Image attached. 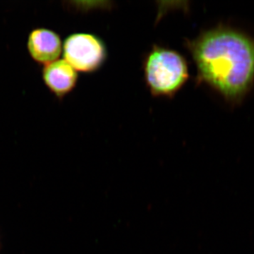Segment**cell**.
I'll return each mask as SVG.
<instances>
[{
    "label": "cell",
    "instance_id": "2",
    "mask_svg": "<svg viewBox=\"0 0 254 254\" xmlns=\"http://www.w3.org/2000/svg\"><path fill=\"white\" fill-rule=\"evenodd\" d=\"M143 70L147 88L155 97L175 96L190 76L185 58L176 50L160 46L152 47L143 61Z\"/></svg>",
    "mask_w": 254,
    "mask_h": 254
},
{
    "label": "cell",
    "instance_id": "5",
    "mask_svg": "<svg viewBox=\"0 0 254 254\" xmlns=\"http://www.w3.org/2000/svg\"><path fill=\"white\" fill-rule=\"evenodd\" d=\"M43 78L48 88L58 98L73 91L77 83V71L64 60H58L45 66Z\"/></svg>",
    "mask_w": 254,
    "mask_h": 254
},
{
    "label": "cell",
    "instance_id": "4",
    "mask_svg": "<svg viewBox=\"0 0 254 254\" xmlns=\"http://www.w3.org/2000/svg\"><path fill=\"white\" fill-rule=\"evenodd\" d=\"M28 49L36 63L47 65L58 60L63 51V44L55 32L46 28H37L30 33Z\"/></svg>",
    "mask_w": 254,
    "mask_h": 254
},
{
    "label": "cell",
    "instance_id": "1",
    "mask_svg": "<svg viewBox=\"0 0 254 254\" xmlns=\"http://www.w3.org/2000/svg\"><path fill=\"white\" fill-rule=\"evenodd\" d=\"M198 71V79L225 98H242L254 80V39L225 28L205 31L187 40Z\"/></svg>",
    "mask_w": 254,
    "mask_h": 254
},
{
    "label": "cell",
    "instance_id": "3",
    "mask_svg": "<svg viewBox=\"0 0 254 254\" xmlns=\"http://www.w3.org/2000/svg\"><path fill=\"white\" fill-rule=\"evenodd\" d=\"M64 60L76 71L93 73L103 66L108 50L103 40L90 33H74L63 45Z\"/></svg>",
    "mask_w": 254,
    "mask_h": 254
}]
</instances>
